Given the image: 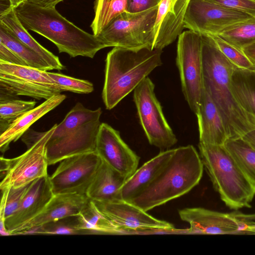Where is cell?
<instances>
[{"label": "cell", "instance_id": "obj_1", "mask_svg": "<svg viewBox=\"0 0 255 255\" xmlns=\"http://www.w3.org/2000/svg\"><path fill=\"white\" fill-rule=\"evenodd\" d=\"M201 34L204 87L222 116L228 138L242 137L255 129V118L241 106L232 92L234 65L220 51L212 36Z\"/></svg>", "mask_w": 255, "mask_h": 255}, {"label": "cell", "instance_id": "obj_2", "mask_svg": "<svg viewBox=\"0 0 255 255\" xmlns=\"http://www.w3.org/2000/svg\"><path fill=\"white\" fill-rule=\"evenodd\" d=\"M14 9L26 29L51 41L59 53H66L73 58H93L99 50L107 47L98 36L77 27L55 7H44L26 1Z\"/></svg>", "mask_w": 255, "mask_h": 255}, {"label": "cell", "instance_id": "obj_3", "mask_svg": "<svg viewBox=\"0 0 255 255\" xmlns=\"http://www.w3.org/2000/svg\"><path fill=\"white\" fill-rule=\"evenodd\" d=\"M162 50L150 47H114L106 59L102 99L107 110L115 107L156 67Z\"/></svg>", "mask_w": 255, "mask_h": 255}, {"label": "cell", "instance_id": "obj_4", "mask_svg": "<svg viewBox=\"0 0 255 255\" xmlns=\"http://www.w3.org/2000/svg\"><path fill=\"white\" fill-rule=\"evenodd\" d=\"M204 166L192 145L175 151L153 182L129 203L147 212L189 192L202 177Z\"/></svg>", "mask_w": 255, "mask_h": 255}, {"label": "cell", "instance_id": "obj_5", "mask_svg": "<svg viewBox=\"0 0 255 255\" xmlns=\"http://www.w3.org/2000/svg\"><path fill=\"white\" fill-rule=\"evenodd\" d=\"M102 113L101 108L92 110L77 103L63 121L57 124L46 143L45 155L48 165L95 151Z\"/></svg>", "mask_w": 255, "mask_h": 255}, {"label": "cell", "instance_id": "obj_6", "mask_svg": "<svg viewBox=\"0 0 255 255\" xmlns=\"http://www.w3.org/2000/svg\"><path fill=\"white\" fill-rule=\"evenodd\" d=\"M200 156L215 190L230 209L251 208L255 187L224 145L199 143Z\"/></svg>", "mask_w": 255, "mask_h": 255}, {"label": "cell", "instance_id": "obj_7", "mask_svg": "<svg viewBox=\"0 0 255 255\" xmlns=\"http://www.w3.org/2000/svg\"><path fill=\"white\" fill-rule=\"evenodd\" d=\"M56 125L44 132L28 129L22 135L27 149L18 157L8 159V168L0 184L1 190L22 187L48 175L45 146Z\"/></svg>", "mask_w": 255, "mask_h": 255}, {"label": "cell", "instance_id": "obj_8", "mask_svg": "<svg viewBox=\"0 0 255 255\" xmlns=\"http://www.w3.org/2000/svg\"><path fill=\"white\" fill-rule=\"evenodd\" d=\"M62 92L47 71L0 61V101L19 96L47 100Z\"/></svg>", "mask_w": 255, "mask_h": 255}, {"label": "cell", "instance_id": "obj_9", "mask_svg": "<svg viewBox=\"0 0 255 255\" xmlns=\"http://www.w3.org/2000/svg\"><path fill=\"white\" fill-rule=\"evenodd\" d=\"M158 6L137 13L125 12L112 20L98 36L107 47L152 48Z\"/></svg>", "mask_w": 255, "mask_h": 255}, {"label": "cell", "instance_id": "obj_10", "mask_svg": "<svg viewBox=\"0 0 255 255\" xmlns=\"http://www.w3.org/2000/svg\"><path fill=\"white\" fill-rule=\"evenodd\" d=\"M201 34L191 30L183 32L178 37L176 65L182 91L191 110L198 112L204 88Z\"/></svg>", "mask_w": 255, "mask_h": 255}, {"label": "cell", "instance_id": "obj_11", "mask_svg": "<svg viewBox=\"0 0 255 255\" xmlns=\"http://www.w3.org/2000/svg\"><path fill=\"white\" fill-rule=\"evenodd\" d=\"M133 91L139 122L149 143L162 150L169 149L177 139L156 97L153 83L147 77Z\"/></svg>", "mask_w": 255, "mask_h": 255}, {"label": "cell", "instance_id": "obj_12", "mask_svg": "<svg viewBox=\"0 0 255 255\" xmlns=\"http://www.w3.org/2000/svg\"><path fill=\"white\" fill-rule=\"evenodd\" d=\"M92 201L97 209L120 229L123 235L184 233V230L176 229L171 223L157 219L123 200L109 202Z\"/></svg>", "mask_w": 255, "mask_h": 255}, {"label": "cell", "instance_id": "obj_13", "mask_svg": "<svg viewBox=\"0 0 255 255\" xmlns=\"http://www.w3.org/2000/svg\"><path fill=\"white\" fill-rule=\"evenodd\" d=\"M102 162L96 151L63 160L49 176L53 194L86 195Z\"/></svg>", "mask_w": 255, "mask_h": 255}, {"label": "cell", "instance_id": "obj_14", "mask_svg": "<svg viewBox=\"0 0 255 255\" xmlns=\"http://www.w3.org/2000/svg\"><path fill=\"white\" fill-rule=\"evenodd\" d=\"M253 17L208 0H190L184 26L200 34L215 36L233 25Z\"/></svg>", "mask_w": 255, "mask_h": 255}, {"label": "cell", "instance_id": "obj_15", "mask_svg": "<svg viewBox=\"0 0 255 255\" xmlns=\"http://www.w3.org/2000/svg\"><path fill=\"white\" fill-rule=\"evenodd\" d=\"M180 219L190 224L187 234L250 235L247 221L235 216V212L222 213L201 207L179 210Z\"/></svg>", "mask_w": 255, "mask_h": 255}, {"label": "cell", "instance_id": "obj_16", "mask_svg": "<svg viewBox=\"0 0 255 255\" xmlns=\"http://www.w3.org/2000/svg\"><path fill=\"white\" fill-rule=\"evenodd\" d=\"M96 152L102 160L127 178L137 169L139 157L124 142L119 131L101 123Z\"/></svg>", "mask_w": 255, "mask_h": 255}, {"label": "cell", "instance_id": "obj_17", "mask_svg": "<svg viewBox=\"0 0 255 255\" xmlns=\"http://www.w3.org/2000/svg\"><path fill=\"white\" fill-rule=\"evenodd\" d=\"M190 0H161L158 6L154 26L153 49L162 50L183 32Z\"/></svg>", "mask_w": 255, "mask_h": 255}, {"label": "cell", "instance_id": "obj_18", "mask_svg": "<svg viewBox=\"0 0 255 255\" xmlns=\"http://www.w3.org/2000/svg\"><path fill=\"white\" fill-rule=\"evenodd\" d=\"M54 195L48 175L33 181L18 209L5 220V226L9 235H13L39 215Z\"/></svg>", "mask_w": 255, "mask_h": 255}, {"label": "cell", "instance_id": "obj_19", "mask_svg": "<svg viewBox=\"0 0 255 255\" xmlns=\"http://www.w3.org/2000/svg\"><path fill=\"white\" fill-rule=\"evenodd\" d=\"M90 199L86 195H54L43 211L33 219L20 228L13 235L51 221L77 216L87 206Z\"/></svg>", "mask_w": 255, "mask_h": 255}, {"label": "cell", "instance_id": "obj_20", "mask_svg": "<svg viewBox=\"0 0 255 255\" xmlns=\"http://www.w3.org/2000/svg\"><path fill=\"white\" fill-rule=\"evenodd\" d=\"M199 142L224 145L228 138L222 116L204 87L198 112Z\"/></svg>", "mask_w": 255, "mask_h": 255}, {"label": "cell", "instance_id": "obj_21", "mask_svg": "<svg viewBox=\"0 0 255 255\" xmlns=\"http://www.w3.org/2000/svg\"><path fill=\"white\" fill-rule=\"evenodd\" d=\"M174 149L162 150L145 162L125 181L120 189L122 200L130 202L156 179L172 156Z\"/></svg>", "mask_w": 255, "mask_h": 255}, {"label": "cell", "instance_id": "obj_22", "mask_svg": "<svg viewBox=\"0 0 255 255\" xmlns=\"http://www.w3.org/2000/svg\"><path fill=\"white\" fill-rule=\"evenodd\" d=\"M66 98L64 94H58L22 114L16 119L0 135V150L5 152L12 142L17 141L29 129L30 127L46 114L61 104Z\"/></svg>", "mask_w": 255, "mask_h": 255}, {"label": "cell", "instance_id": "obj_23", "mask_svg": "<svg viewBox=\"0 0 255 255\" xmlns=\"http://www.w3.org/2000/svg\"><path fill=\"white\" fill-rule=\"evenodd\" d=\"M127 178L102 160L86 195L93 201L121 200L120 189Z\"/></svg>", "mask_w": 255, "mask_h": 255}, {"label": "cell", "instance_id": "obj_24", "mask_svg": "<svg viewBox=\"0 0 255 255\" xmlns=\"http://www.w3.org/2000/svg\"><path fill=\"white\" fill-rule=\"evenodd\" d=\"M1 22L20 41L30 48L46 63L51 70L61 71L65 69V67L61 63L58 56L40 44L29 33L22 25L14 9L0 16Z\"/></svg>", "mask_w": 255, "mask_h": 255}, {"label": "cell", "instance_id": "obj_25", "mask_svg": "<svg viewBox=\"0 0 255 255\" xmlns=\"http://www.w3.org/2000/svg\"><path fill=\"white\" fill-rule=\"evenodd\" d=\"M231 87L241 106L255 118V71L234 65L231 75Z\"/></svg>", "mask_w": 255, "mask_h": 255}, {"label": "cell", "instance_id": "obj_26", "mask_svg": "<svg viewBox=\"0 0 255 255\" xmlns=\"http://www.w3.org/2000/svg\"><path fill=\"white\" fill-rule=\"evenodd\" d=\"M224 145L255 187V148L242 137L228 138Z\"/></svg>", "mask_w": 255, "mask_h": 255}, {"label": "cell", "instance_id": "obj_27", "mask_svg": "<svg viewBox=\"0 0 255 255\" xmlns=\"http://www.w3.org/2000/svg\"><path fill=\"white\" fill-rule=\"evenodd\" d=\"M78 227L87 234L123 235L120 229L102 215L90 200L87 206L77 215Z\"/></svg>", "mask_w": 255, "mask_h": 255}, {"label": "cell", "instance_id": "obj_28", "mask_svg": "<svg viewBox=\"0 0 255 255\" xmlns=\"http://www.w3.org/2000/svg\"><path fill=\"white\" fill-rule=\"evenodd\" d=\"M128 0H95L94 17L90 25L98 36L116 17L127 11Z\"/></svg>", "mask_w": 255, "mask_h": 255}, {"label": "cell", "instance_id": "obj_29", "mask_svg": "<svg viewBox=\"0 0 255 255\" xmlns=\"http://www.w3.org/2000/svg\"><path fill=\"white\" fill-rule=\"evenodd\" d=\"M0 42L18 55L26 66L47 71L51 70L40 56L20 41L1 22Z\"/></svg>", "mask_w": 255, "mask_h": 255}, {"label": "cell", "instance_id": "obj_30", "mask_svg": "<svg viewBox=\"0 0 255 255\" xmlns=\"http://www.w3.org/2000/svg\"><path fill=\"white\" fill-rule=\"evenodd\" d=\"M217 36L242 51L244 48L255 42V18L233 25Z\"/></svg>", "mask_w": 255, "mask_h": 255}, {"label": "cell", "instance_id": "obj_31", "mask_svg": "<svg viewBox=\"0 0 255 255\" xmlns=\"http://www.w3.org/2000/svg\"><path fill=\"white\" fill-rule=\"evenodd\" d=\"M35 234L86 235L87 233L79 229L77 216H73L45 223L19 235Z\"/></svg>", "mask_w": 255, "mask_h": 255}, {"label": "cell", "instance_id": "obj_32", "mask_svg": "<svg viewBox=\"0 0 255 255\" xmlns=\"http://www.w3.org/2000/svg\"><path fill=\"white\" fill-rule=\"evenodd\" d=\"M34 101L13 99L0 101V129L3 132L16 119L35 107Z\"/></svg>", "mask_w": 255, "mask_h": 255}, {"label": "cell", "instance_id": "obj_33", "mask_svg": "<svg viewBox=\"0 0 255 255\" xmlns=\"http://www.w3.org/2000/svg\"><path fill=\"white\" fill-rule=\"evenodd\" d=\"M32 183V182L19 188H8L1 190L0 220L5 221L16 211L29 191Z\"/></svg>", "mask_w": 255, "mask_h": 255}, {"label": "cell", "instance_id": "obj_34", "mask_svg": "<svg viewBox=\"0 0 255 255\" xmlns=\"http://www.w3.org/2000/svg\"><path fill=\"white\" fill-rule=\"evenodd\" d=\"M48 74L57 83L62 92L87 94L94 91L93 83L87 80L58 73L48 72Z\"/></svg>", "mask_w": 255, "mask_h": 255}, {"label": "cell", "instance_id": "obj_35", "mask_svg": "<svg viewBox=\"0 0 255 255\" xmlns=\"http://www.w3.org/2000/svg\"><path fill=\"white\" fill-rule=\"evenodd\" d=\"M212 36L220 51L233 65L240 68L255 71V65L243 51L226 42L217 35Z\"/></svg>", "mask_w": 255, "mask_h": 255}, {"label": "cell", "instance_id": "obj_36", "mask_svg": "<svg viewBox=\"0 0 255 255\" xmlns=\"http://www.w3.org/2000/svg\"><path fill=\"white\" fill-rule=\"evenodd\" d=\"M255 18V0H208Z\"/></svg>", "mask_w": 255, "mask_h": 255}, {"label": "cell", "instance_id": "obj_37", "mask_svg": "<svg viewBox=\"0 0 255 255\" xmlns=\"http://www.w3.org/2000/svg\"><path fill=\"white\" fill-rule=\"evenodd\" d=\"M161 0H128L127 11L130 13L142 12L155 7Z\"/></svg>", "mask_w": 255, "mask_h": 255}, {"label": "cell", "instance_id": "obj_38", "mask_svg": "<svg viewBox=\"0 0 255 255\" xmlns=\"http://www.w3.org/2000/svg\"><path fill=\"white\" fill-rule=\"evenodd\" d=\"M0 61L26 66L24 62L14 51L0 42Z\"/></svg>", "mask_w": 255, "mask_h": 255}, {"label": "cell", "instance_id": "obj_39", "mask_svg": "<svg viewBox=\"0 0 255 255\" xmlns=\"http://www.w3.org/2000/svg\"><path fill=\"white\" fill-rule=\"evenodd\" d=\"M63 0H27L28 1L44 7H55Z\"/></svg>", "mask_w": 255, "mask_h": 255}, {"label": "cell", "instance_id": "obj_40", "mask_svg": "<svg viewBox=\"0 0 255 255\" xmlns=\"http://www.w3.org/2000/svg\"><path fill=\"white\" fill-rule=\"evenodd\" d=\"M242 51L255 65V42L244 48Z\"/></svg>", "mask_w": 255, "mask_h": 255}, {"label": "cell", "instance_id": "obj_41", "mask_svg": "<svg viewBox=\"0 0 255 255\" xmlns=\"http://www.w3.org/2000/svg\"><path fill=\"white\" fill-rule=\"evenodd\" d=\"M242 137L248 141L255 148V129L248 132Z\"/></svg>", "mask_w": 255, "mask_h": 255}, {"label": "cell", "instance_id": "obj_42", "mask_svg": "<svg viewBox=\"0 0 255 255\" xmlns=\"http://www.w3.org/2000/svg\"><path fill=\"white\" fill-rule=\"evenodd\" d=\"M237 217L245 221H255V213L251 214H244L239 211H235Z\"/></svg>", "mask_w": 255, "mask_h": 255}, {"label": "cell", "instance_id": "obj_43", "mask_svg": "<svg viewBox=\"0 0 255 255\" xmlns=\"http://www.w3.org/2000/svg\"><path fill=\"white\" fill-rule=\"evenodd\" d=\"M247 221V229L250 235H255V222L254 221Z\"/></svg>", "mask_w": 255, "mask_h": 255}, {"label": "cell", "instance_id": "obj_44", "mask_svg": "<svg viewBox=\"0 0 255 255\" xmlns=\"http://www.w3.org/2000/svg\"><path fill=\"white\" fill-rule=\"evenodd\" d=\"M11 6L13 9L18 7L21 3L27 1V0H9Z\"/></svg>", "mask_w": 255, "mask_h": 255}]
</instances>
